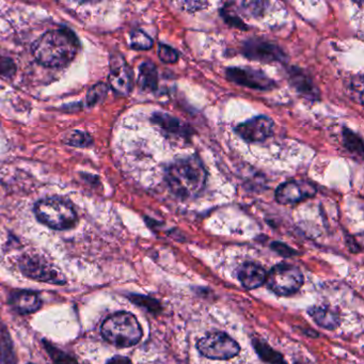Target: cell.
Wrapping results in <instances>:
<instances>
[{
	"instance_id": "1",
	"label": "cell",
	"mask_w": 364,
	"mask_h": 364,
	"mask_svg": "<svg viewBox=\"0 0 364 364\" xmlns=\"http://www.w3.org/2000/svg\"><path fill=\"white\" fill-rule=\"evenodd\" d=\"M79 50V41L71 29H54L39 38L33 45V54L40 65L61 69L75 58Z\"/></svg>"
},
{
	"instance_id": "2",
	"label": "cell",
	"mask_w": 364,
	"mask_h": 364,
	"mask_svg": "<svg viewBox=\"0 0 364 364\" xmlns=\"http://www.w3.org/2000/svg\"><path fill=\"white\" fill-rule=\"evenodd\" d=\"M165 180L169 189L177 199L192 200L206 186L207 171L199 156H186L169 165Z\"/></svg>"
},
{
	"instance_id": "3",
	"label": "cell",
	"mask_w": 364,
	"mask_h": 364,
	"mask_svg": "<svg viewBox=\"0 0 364 364\" xmlns=\"http://www.w3.org/2000/svg\"><path fill=\"white\" fill-rule=\"evenodd\" d=\"M101 336L109 344L118 348L134 346L143 338L138 319L130 312H116L104 321Z\"/></svg>"
},
{
	"instance_id": "4",
	"label": "cell",
	"mask_w": 364,
	"mask_h": 364,
	"mask_svg": "<svg viewBox=\"0 0 364 364\" xmlns=\"http://www.w3.org/2000/svg\"><path fill=\"white\" fill-rule=\"evenodd\" d=\"M35 214L40 222L54 230H70L77 224L75 209L65 199H42L35 203Z\"/></svg>"
},
{
	"instance_id": "5",
	"label": "cell",
	"mask_w": 364,
	"mask_h": 364,
	"mask_svg": "<svg viewBox=\"0 0 364 364\" xmlns=\"http://www.w3.org/2000/svg\"><path fill=\"white\" fill-rule=\"evenodd\" d=\"M268 289L279 296H289L299 291L304 285V275L291 264H279L266 277Z\"/></svg>"
},
{
	"instance_id": "6",
	"label": "cell",
	"mask_w": 364,
	"mask_h": 364,
	"mask_svg": "<svg viewBox=\"0 0 364 364\" xmlns=\"http://www.w3.org/2000/svg\"><path fill=\"white\" fill-rule=\"evenodd\" d=\"M197 349L203 357L211 360H228L241 351L238 343L224 332H214L200 338Z\"/></svg>"
},
{
	"instance_id": "7",
	"label": "cell",
	"mask_w": 364,
	"mask_h": 364,
	"mask_svg": "<svg viewBox=\"0 0 364 364\" xmlns=\"http://www.w3.org/2000/svg\"><path fill=\"white\" fill-rule=\"evenodd\" d=\"M21 272L33 280L63 285L65 276L50 262L40 255H24L18 262Z\"/></svg>"
},
{
	"instance_id": "8",
	"label": "cell",
	"mask_w": 364,
	"mask_h": 364,
	"mask_svg": "<svg viewBox=\"0 0 364 364\" xmlns=\"http://www.w3.org/2000/svg\"><path fill=\"white\" fill-rule=\"evenodd\" d=\"M226 74L230 82L253 90L270 91L276 88V82L272 78L253 67H228Z\"/></svg>"
},
{
	"instance_id": "9",
	"label": "cell",
	"mask_w": 364,
	"mask_h": 364,
	"mask_svg": "<svg viewBox=\"0 0 364 364\" xmlns=\"http://www.w3.org/2000/svg\"><path fill=\"white\" fill-rule=\"evenodd\" d=\"M275 123L266 116H255L235 128L237 136L249 143H263L274 135Z\"/></svg>"
},
{
	"instance_id": "10",
	"label": "cell",
	"mask_w": 364,
	"mask_h": 364,
	"mask_svg": "<svg viewBox=\"0 0 364 364\" xmlns=\"http://www.w3.org/2000/svg\"><path fill=\"white\" fill-rule=\"evenodd\" d=\"M317 188L314 184L304 180H291L281 184L275 192L277 202L282 205H292L313 198Z\"/></svg>"
},
{
	"instance_id": "11",
	"label": "cell",
	"mask_w": 364,
	"mask_h": 364,
	"mask_svg": "<svg viewBox=\"0 0 364 364\" xmlns=\"http://www.w3.org/2000/svg\"><path fill=\"white\" fill-rule=\"evenodd\" d=\"M243 54L247 58L260 62H285L287 60V55L280 46L262 39H250L244 42Z\"/></svg>"
},
{
	"instance_id": "12",
	"label": "cell",
	"mask_w": 364,
	"mask_h": 364,
	"mask_svg": "<svg viewBox=\"0 0 364 364\" xmlns=\"http://www.w3.org/2000/svg\"><path fill=\"white\" fill-rule=\"evenodd\" d=\"M109 84L118 95H128L133 90V72L120 54L114 55L110 60Z\"/></svg>"
},
{
	"instance_id": "13",
	"label": "cell",
	"mask_w": 364,
	"mask_h": 364,
	"mask_svg": "<svg viewBox=\"0 0 364 364\" xmlns=\"http://www.w3.org/2000/svg\"><path fill=\"white\" fill-rule=\"evenodd\" d=\"M152 123L158 126L165 134L177 139H189L192 135V128L175 116L165 112H155L151 116Z\"/></svg>"
},
{
	"instance_id": "14",
	"label": "cell",
	"mask_w": 364,
	"mask_h": 364,
	"mask_svg": "<svg viewBox=\"0 0 364 364\" xmlns=\"http://www.w3.org/2000/svg\"><path fill=\"white\" fill-rule=\"evenodd\" d=\"M289 82L294 89L302 96L306 97L309 101H319V90L312 78L307 75L306 72L302 71L299 67H292L287 71Z\"/></svg>"
},
{
	"instance_id": "15",
	"label": "cell",
	"mask_w": 364,
	"mask_h": 364,
	"mask_svg": "<svg viewBox=\"0 0 364 364\" xmlns=\"http://www.w3.org/2000/svg\"><path fill=\"white\" fill-rule=\"evenodd\" d=\"M237 277L245 289H255L262 287V285L266 282L268 274L259 264L247 262L238 268Z\"/></svg>"
},
{
	"instance_id": "16",
	"label": "cell",
	"mask_w": 364,
	"mask_h": 364,
	"mask_svg": "<svg viewBox=\"0 0 364 364\" xmlns=\"http://www.w3.org/2000/svg\"><path fill=\"white\" fill-rule=\"evenodd\" d=\"M9 304L16 312L27 314L39 310L42 307V300L35 292L21 289L10 295Z\"/></svg>"
},
{
	"instance_id": "17",
	"label": "cell",
	"mask_w": 364,
	"mask_h": 364,
	"mask_svg": "<svg viewBox=\"0 0 364 364\" xmlns=\"http://www.w3.org/2000/svg\"><path fill=\"white\" fill-rule=\"evenodd\" d=\"M309 315L315 323L328 330H334L340 325V314L336 309L328 306H315L309 309Z\"/></svg>"
},
{
	"instance_id": "18",
	"label": "cell",
	"mask_w": 364,
	"mask_h": 364,
	"mask_svg": "<svg viewBox=\"0 0 364 364\" xmlns=\"http://www.w3.org/2000/svg\"><path fill=\"white\" fill-rule=\"evenodd\" d=\"M138 84L145 91H156L158 88V71L151 61H145L139 69Z\"/></svg>"
},
{
	"instance_id": "19",
	"label": "cell",
	"mask_w": 364,
	"mask_h": 364,
	"mask_svg": "<svg viewBox=\"0 0 364 364\" xmlns=\"http://www.w3.org/2000/svg\"><path fill=\"white\" fill-rule=\"evenodd\" d=\"M0 364H16L11 336L3 324H0Z\"/></svg>"
},
{
	"instance_id": "20",
	"label": "cell",
	"mask_w": 364,
	"mask_h": 364,
	"mask_svg": "<svg viewBox=\"0 0 364 364\" xmlns=\"http://www.w3.org/2000/svg\"><path fill=\"white\" fill-rule=\"evenodd\" d=\"M253 345L255 347V351L260 355L263 361L268 362L270 364H287L285 358L282 357L281 353L275 351L274 348L270 346L268 343L264 342L263 340L260 338H253Z\"/></svg>"
},
{
	"instance_id": "21",
	"label": "cell",
	"mask_w": 364,
	"mask_h": 364,
	"mask_svg": "<svg viewBox=\"0 0 364 364\" xmlns=\"http://www.w3.org/2000/svg\"><path fill=\"white\" fill-rule=\"evenodd\" d=\"M238 13L239 12L235 3L226 4L222 8L221 11H220V14H221L222 18H224L226 24L235 27V28L241 29V31H247L248 27L245 24L244 21L239 18Z\"/></svg>"
},
{
	"instance_id": "22",
	"label": "cell",
	"mask_w": 364,
	"mask_h": 364,
	"mask_svg": "<svg viewBox=\"0 0 364 364\" xmlns=\"http://www.w3.org/2000/svg\"><path fill=\"white\" fill-rule=\"evenodd\" d=\"M343 143L347 151L351 152V154H355L359 158L363 156V141L361 137L349 128H345L343 130Z\"/></svg>"
},
{
	"instance_id": "23",
	"label": "cell",
	"mask_w": 364,
	"mask_h": 364,
	"mask_svg": "<svg viewBox=\"0 0 364 364\" xmlns=\"http://www.w3.org/2000/svg\"><path fill=\"white\" fill-rule=\"evenodd\" d=\"M268 5V3L266 1H244V3L239 4V6L236 5V7L238 12L246 16L259 18V16H263Z\"/></svg>"
},
{
	"instance_id": "24",
	"label": "cell",
	"mask_w": 364,
	"mask_h": 364,
	"mask_svg": "<svg viewBox=\"0 0 364 364\" xmlns=\"http://www.w3.org/2000/svg\"><path fill=\"white\" fill-rule=\"evenodd\" d=\"M43 344L55 364H78L75 358L57 348L55 345L50 344L48 341H43Z\"/></svg>"
},
{
	"instance_id": "25",
	"label": "cell",
	"mask_w": 364,
	"mask_h": 364,
	"mask_svg": "<svg viewBox=\"0 0 364 364\" xmlns=\"http://www.w3.org/2000/svg\"><path fill=\"white\" fill-rule=\"evenodd\" d=\"M131 46L137 50H148L153 46V40L140 29L131 33Z\"/></svg>"
},
{
	"instance_id": "26",
	"label": "cell",
	"mask_w": 364,
	"mask_h": 364,
	"mask_svg": "<svg viewBox=\"0 0 364 364\" xmlns=\"http://www.w3.org/2000/svg\"><path fill=\"white\" fill-rule=\"evenodd\" d=\"M128 299L136 304V306L140 307V308L145 309L148 312L150 313H158L160 311V304L158 300L154 298L149 297V296L143 295H130Z\"/></svg>"
},
{
	"instance_id": "27",
	"label": "cell",
	"mask_w": 364,
	"mask_h": 364,
	"mask_svg": "<svg viewBox=\"0 0 364 364\" xmlns=\"http://www.w3.org/2000/svg\"><path fill=\"white\" fill-rule=\"evenodd\" d=\"M65 141L72 147L86 148L92 143V138L90 135L82 131H73L67 134Z\"/></svg>"
},
{
	"instance_id": "28",
	"label": "cell",
	"mask_w": 364,
	"mask_h": 364,
	"mask_svg": "<svg viewBox=\"0 0 364 364\" xmlns=\"http://www.w3.org/2000/svg\"><path fill=\"white\" fill-rule=\"evenodd\" d=\"M158 57L162 62L175 63L179 60V53L171 46L160 43V45H158Z\"/></svg>"
},
{
	"instance_id": "29",
	"label": "cell",
	"mask_w": 364,
	"mask_h": 364,
	"mask_svg": "<svg viewBox=\"0 0 364 364\" xmlns=\"http://www.w3.org/2000/svg\"><path fill=\"white\" fill-rule=\"evenodd\" d=\"M106 94H107V87L103 84H96L89 92L88 103L93 105V104L101 101L106 96Z\"/></svg>"
},
{
	"instance_id": "30",
	"label": "cell",
	"mask_w": 364,
	"mask_h": 364,
	"mask_svg": "<svg viewBox=\"0 0 364 364\" xmlns=\"http://www.w3.org/2000/svg\"><path fill=\"white\" fill-rule=\"evenodd\" d=\"M16 65L12 59L0 56V75L5 77H12L16 74Z\"/></svg>"
},
{
	"instance_id": "31",
	"label": "cell",
	"mask_w": 364,
	"mask_h": 364,
	"mask_svg": "<svg viewBox=\"0 0 364 364\" xmlns=\"http://www.w3.org/2000/svg\"><path fill=\"white\" fill-rule=\"evenodd\" d=\"M272 248L274 249L277 253H279V255L285 258H291L296 255V251L294 250V249H292L291 247L287 246V245L283 244V243H278V241L272 243Z\"/></svg>"
},
{
	"instance_id": "32",
	"label": "cell",
	"mask_w": 364,
	"mask_h": 364,
	"mask_svg": "<svg viewBox=\"0 0 364 364\" xmlns=\"http://www.w3.org/2000/svg\"><path fill=\"white\" fill-rule=\"evenodd\" d=\"M349 88H351L353 94L359 95V99L362 101V95H363V79H362L361 75L355 76V78H353L351 84H349Z\"/></svg>"
},
{
	"instance_id": "33",
	"label": "cell",
	"mask_w": 364,
	"mask_h": 364,
	"mask_svg": "<svg viewBox=\"0 0 364 364\" xmlns=\"http://www.w3.org/2000/svg\"><path fill=\"white\" fill-rule=\"evenodd\" d=\"M181 5L183 6L184 10H186V11L194 12L204 9V7L207 6V3H201V1H185V3H182Z\"/></svg>"
},
{
	"instance_id": "34",
	"label": "cell",
	"mask_w": 364,
	"mask_h": 364,
	"mask_svg": "<svg viewBox=\"0 0 364 364\" xmlns=\"http://www.w3.org/2000/svg\"><path fill=\"white\" fill-rule=\"evenodd\" d=\"M107 364H133L128 358L121 357V355H116V357L112 358L108 361Z\"/></svg>"
},
{
	"instance_id": "35",
	"label": "cell",
	"mask_w": 364,
	"mask_h": 364,
	"mask_svg": "<svg viewBox=\"0 0 364 364\" xmlns=\"http://www.w3.org/2000/svg\"><path fill=\"white\" fill-rule=\"evenodd\" d=\"M28 364H33V363H28Z\"/></svg>"
}]
</instances>
